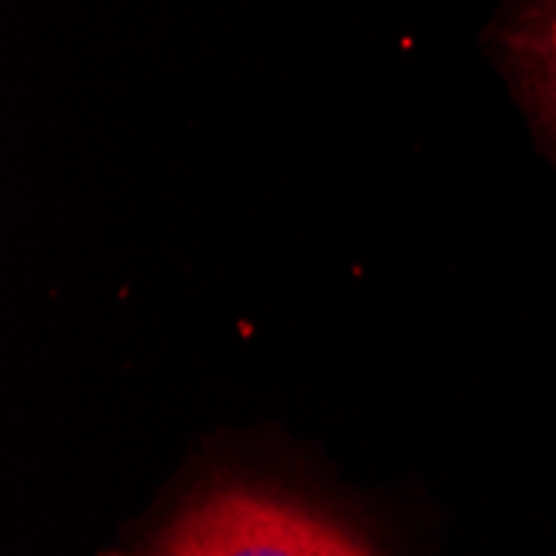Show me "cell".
I'll list each match as a JSON object with an SVG mask.
<instances>
[{
	"label": "cell",
	"instance_id": "obj_1",
	"mask_svg": "<svg viewBox=\"0 0 556 556\" xmlns=\"http://www.w3.org/2000/svg\"><path fill=\"white\" fill-rule=\"evenodd\" d=\"M167 556H380L350 527L296 500L247 486L197 496L164 530Z\"/></svg>",
	"mask_w": 556,
	"mask_h": 556
},
{
	"label": "cell",
	"instance_id": "obj_2",
	"mask_svg": "<svg viewBox=\"0 0 556 556\" xmlns=\"http://www.w3.org/2000/svg\"><path fill=\"white\" fill-rule=\"evenodd\" d=\"M507 54L556 140V0H527L507 30Z\"/></svg>",
	"mask_w": 556,
	"mask_h": 556
},
{
	"label": "cell",
	"instance_id": "obj_3",
	"mask_svg": "<svg viewBox=\"0 0 556 556\" xmlns=\"http://www.w3.org/2000/svg\"><path fill=\"white\" fill-rule=\"evenodd\" d=\"M111 556H127V553H111ZM154 556H167V553H154Z\"/></svg>",
	"mask_w": 556,
	"mask_h": 556
}]
</instances>
